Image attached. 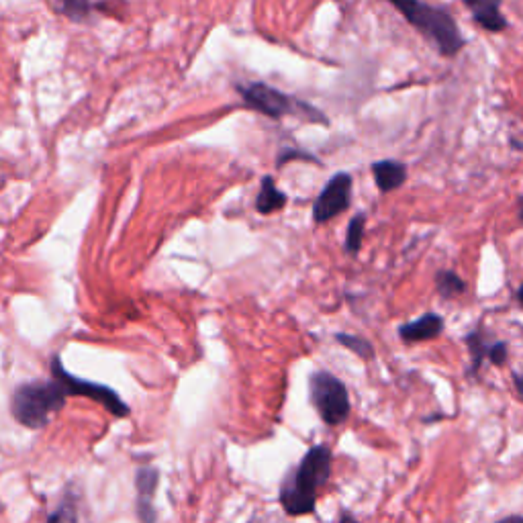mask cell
Here are the masks:
<instances>
[{"label": "cell", "instance_id": "cell-3", "mask_svg": "<svg viewBox=\"0 0 523 523\" xmlns=\"http://www.w3.org/2000/svg\"><path fill=\"white\" fill-rule=\"evenodd\" d=\"M68 399L62 380L56 376L50 380H29L13 391L11 415L27 430H41L54 413L64 409Z\"/></svg>", "mask_w": 523, "mask_h": 523}, {"label": "cell", "instance_id": "cell-4", "mask_svg": "<svg viewBox=\"0 0 523 523\" xmlns=\"http://www.w3.org/2000/svg\"><path fill=\"white\" fill-rule=\"evenodd\" d=\"M309 399L325 425L338 427L348 421L352 411L350 393L336 374L315 370L309 376Z\"/></svg>", "mask_w": 523, "mask_h": 523}, {"label": "cell", "instance_id": "cell-25", "mask_svg": "<svg viewBox=\"0 0 523 523\" xmlns=\"http://www.w3.org/2000/svg\"><path fill=\"white\" fill-rule=\"evenodd\" d=\"M515 301H517V305L523 309V282L519 284V289H517V293H515Z\"/></svg>", "mask_w": 523, "mask_h": 523}, {"label": "cell", "instance_id": "cell-23", "mask_svg": "<svg viewBox=\"0 0 523 523\" xmlns=\"http://www.w3.org/2000/svg\"><path fill=\"white\" fill-rule=\"evenodd\" d=\"M495 523H523V515H507V517L497 519Z\"/></svg>", "mask_w": 523, "mask_h": 523}, {"label": "cell", "instance_id": "cell-2", "mask_svg": "<svg viewBox=\"0 0 523 523\" xmlns=\"http://www.w3.org/2000/svg\"><path fill=\"white\" fill-rule=\"evenodd\" d=\"M387 3H391L427 43L434 45L442 58H456L466 47L458 23L446 9L423 0H387Z\"/></svg>", "mask_w": 523, "mask_h": 523}, {"label": "cell", "instance_id": "cell-7", "mask_svg": "<svg viewBox=\"0 0 523 523\" xmlns=\"http://www.w3.org/2000/svg\"><path fill=\"white\" fill-rule=\"evenodd\" d=\"M244 97L246 105L260 111L266 117L280 119L284 115L299 113V103L293 101L287 94L268 86V84H248L237 88Z\"/></svg>", "mask_w": 523, "mask_h": 523}, {"label": "cell", "instance_id": "cell-6", "mask_svg": "<svg viewBox=\"0 0 523 523\" xmlns=\"http://www.w3.org/2000/svg\"><path fill=\"white\" fill-rule=\"evenodd\" d=\"M352 188L354 180L348 172H338L331 176L313 205V221L317 225H323L346 213L352 205Z\"/></svg>", "mask_w": 523, "mask_h": 523}, {"label": "cell", "instance_id": "cell-5", "mask_svg": "<svg viewBox=\"0 0 523 523\" xmlns=\"http://www.w3.org/2000/svg\"><path fill=\"white\" fill-rule=\"evenodd\" d=\"M52 376L62 380V385H64L68 397L92 399L94 403H99L101 407H105L115 417H121V419L129 417V405L111 387L101 385V383H92V380L70 374L64 368L60 356H54V360H52Z\"/></svg>", "mask_w": 523, "mask_h": 523}, {"label": "cell", "instance_id": "cell-16", "mask_svg": "<svg viewBox=\"0 0 523 523\" xmlns=\"http://www.w3.org/2000/svg\"><path fill=\"white\" fill-rule=\"evenodd\" d=\"M336 342L366 362L374 360V356H376L374 346L366 338H360L354 334H336Z\"/></svg>", "mask_w": 523, "mask_h": 523}, {"label": "cell", "instance_id": "cell-10", "mask_svg": "<svg viewBox=\"0 0 523 523\" xmlns=\"http://www.w3.org/2000/svg\"><path fill=\"white\" fill-rule=\"evenodd\" d=\"M470 11L472 21L489 33H503L509 29V19L501 13L503 0H460Z\"/></svg>", "mask_w": 523, "mask_h": 523}, {"label": "cell", "instance_id": "cell-20", "mask_svg": "<svg viewBox=\"0 0 523 523\" xmlns=\"http://www.w3.org/2000/svg\"><path fill=\"white\" fill-rule=\"evenodd\" d=\"M311 160V162H317L313 156H309V154H303V152H284L282 154V158L278 160V166H282L284 162H289V160Z\"/></svg>", "mask_w": 523, "mask_h": 523}, {"label": "cell", "instance_id": "cell-24", "mask_svg": "<svg viewBox=\"0 0 523 523\" xmlns=\"http://www.w3.org/2000/svg\"><path fill=\"white\" fill-rule=\"evenodd\" d=\"M338 523H360L352 513H348V511H344L342 515H340V521Z\"/></svg>", "mask_w": 523, "mask_h": 523}, {"label": "cell", "instance_id": "cell-15", "mask_svg": "<svg viewBox=\"0 0 523 523\" xmlns=\"http://www.w3.org/2000/svg\"><path fill=\"white\" fill-rule=\"evenodd\" d=\"M366 235V213H356L346 229V240H344V250L350 256H358L364 244Z\"/></svg>", "mask_w": 523, "mask_h": 523}, {"label": "cell", "instance_id": "cell-22", "mask_svg": "<svg viewBox=\"0 0 523 523\" xmlns=\"http://www.w3.org/2000/svg\"><path fill=\"white\" fill-rule=\"evenodd\" d=\"M509 148H511L513 152H519V154H523V139L509 137Z\"/></svg>", "mask_w": 523, "mask_h": 523}, {"label": "cell", "instance_id": "cell-9", "mask_svg": "<svg viewBox=\"0 0 523 523\" xmlns=\"http://www.w3.org/2000/svg\"><path fill=\"white\" fill-rule=\"evenodd\" d=\"M446 329V321L440 313H423L421 317L401 323L397 329V336L401 338L403 344L415 346L421 342H434L438 340Z\"/></svg>", "mask_w": 523, "mask_h": 523}, {"label": "cell", "instance_id": "cell-13", "mask_svg": "<svg viewBox=\"0 0 523 523\" xmlns=\"http://www.w3.org/2000/svg\"><path fill=\"white\" fill-rule=\"evenodd\" d=\"M434 284H436V291L444 301H454L458 297H462L468 291V284L466 280L450 268H440L436 270L434 276Z\"/></svg>", "mask_w": 523, "mask_h": 523}, {"label": "cell", "instance_id": "cell-12", "mask_svg": "<svg viewBox=\"0 0 523 523\" xmlns=\"http://www.w3.org/2000/svg\"><path fill=\"white\" fill-rule=\"evenodd\" d=\"M464 344L468 348V354H470V374H479L483 364L487 362L489 358V350H491V344L493 340L487 338V334L483 329H472L468 331V334L464 336Z\"/></svg>", "mask_w": 523, "mask_h": 523}, {"label": "cell", "instance_id": "cell-11", "mask_svg": "<svg viewBox=\"0 0 523 523\" xmlns=\"http://www.w3.org/2000/svg\"><path fill=\"white\" fill-rule=\"evenodd\" d=\"M370 170H372V178L376 182V188H378L380 195L395 193V190L405 186V182L409 180L407 164L393 160V158L372 162Z\"/></svg>", "mask_w": 523, "mask_h": 523}, {"label": "cell", "instance_id": "cell-17", "mask_svg": "<svg viewBox=\"0 0 523 523\" xmlns=\"http://www.w3.org/2000/svg\"><path fill=\"white\" fill-rule=\"evenodd\" d=\"M58 7L66 17L74 21H82L90 13L88 0H58Z\"/></svg>", "mask_w": 523, "mask_h": 523}, {"label": "cell", "instance_id": "cell-19", "mask_svg": "<svg viewBox=\"0 0 523 523\" xmlns=\"http://www.w3.org/2000/svg\"><path fill=\"white\" fill-rule=\"evenodd\" d=\"M507 358H509V344L503 342V340H495V342L491 344L487 362H491L493 366H505V364H507Z\"/></svg>", "mask_w": 523, "mask_h": 523}, {"label": "cell", "instance_id": "cell-1", "mask_svg": "<svg viewBox=\"0 0 523 523\" xmlns=\"http://www.w3.org/2000/svg\"><path fill=\"white\" fill-rule=\"evenodd\" d=\"M331 464H334V456L323 444L313 446L301 458L280 485L278 499L284 513L293 517L315 513L319 489L325 487L331 477Z\"/></svg>", "mask_w": 523, "mask_h": 523}, {"label": "cell", "instance_id": "cell-18", "mask_svg": "<svg viewBox=\"0 0 523 523\" xmlns=\"http://www.w3.org/2000/svg\"><path fill=\"white\" fill-rule=\"evenodd\" d=\"M45 523H78V507L74 501L64 499L62 505L47 517Z\"/></svg>", "mask_w": 523, "mask_h": 523}, {"label": "cell", "instance_id": "cell-8", "mask_svg": "<svg viewBox=\"0 0 523 523\" xmlns=\"http://www.w3.org/2000/svg\"><path fill=\"white\" fill-rule=\"evenodd\" d=\"M160 483V470L152 464L139 466L135 472V513L139 523H156V491Z\"/></svg>", "mask_w": 523, "mask_h": 523}, {"label": "cell", "instance_id": "cell-26", "mask_svg": "<svg viewBox=\"0 0 523 523\" xmlns=\"http://www.w3.org/2000/svg\"><path fill=\"white\" fill-rule=\"evenodd\" d=\"M517 221L523 225V195H521V199L517 203Z\"/></svg>", "mask_w": 523, "mask_h": 523}, {"label": "cell", "instance_id": "cell-14", "mask_svg": "<svg viewBox=\"0 0 523 523\" xmlns=\"http://www.w3.org/2000/svg\"><path fill=\"white\" fill-rule=\"evenodd\" d=\"M284 205H287V195L280 193L276 188V182L272 176H266L262 180V188H260V195L256 199V207L260 213L268 215L274 211H280Z\"/></svg>", "mask_w": 523, "mask_h": 523}, {"label": "cell", "instance_id": "cell-21", "mask_svg": "<svg viewBox=\"0 0 523 523\" xmlns=\"http://www.w3.org/2000/svg\"><path fill=\"white\" fill-rule=\"evenodd\" d=\"M511 380H513V387H515V393H517V397H519V401L523 403V374H519V372H511Z\"/></svg>", "mask_w": 523, "mask_h": 523}]
</instances>
